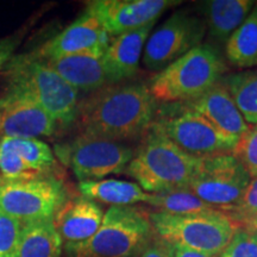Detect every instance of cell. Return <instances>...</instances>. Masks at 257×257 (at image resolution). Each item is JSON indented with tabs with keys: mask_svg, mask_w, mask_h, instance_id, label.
Here are the masks:
<instances>
[{
	"mask_svg": "<svg viewBox=\"0 0 257 257\" xmlns=\"http://www.w3.org/2000/svg\"><path fill=\"white\" fill-rule=\"evenodd\" d=\"M239 227H244V229L248 230H252V231H257V216L250 218L249 220L244 221V223L240 225Z\"/></svg>",
	"mask_w": 257,
	"mask_h": 257,
	"instance_id": "cell-34",
	"label": "cell"
},
{
	"mask_svg": "<svg viewBox=\"0 0 257 257\" xmlns=\"http://www.w3.org/2000/svg\"><path fill=\"white\" fill-rule=\"evenodd\" d=\"M226 72L220 51L212 44H200L161 70L149 89L156 101L185 102L207 92Z\"/></svg>",
	"mask_w": 257,
	"mask_h": 257,
	"instance_id": "cell-4",
	"label": "cell"
},
{
	"mask_svg": "<svg viewBox=\"0 0 257 257\" xmlns=\"http://www.w3.org/2000/svg\"><path fill=\"white\" fill-rule=\"evenodd\" d=\"M225 56L231 66L236 68L257 67V4L242 25L226 41Z\"/></svg>",
	"mask_w": 257,
	"mask_h": 257,
	"instance_id": "cell-22",
	"label": "cell"
},
{
	"mask_svg": "<svg viewBox=\"0 0 257 257\" xmlns=\"http://www.w3.org/2000/svg\"><path fill=\"white\" fill-rule=\"evenodd\" d=\"M62 243L53 219L22 225L18 257H61Z\"/></svg>",
	"mask_w": 257,
	"mask_h": 257,
	"instance_id": "cell-21",
	"label": "cell"
},
{
	"mask_svg": "<svg viewBox=\"0 0 257 257\" xmlns=\"http://www.w3.org/2000/svg\"><path fill=\"white\" fill-rule=\"evenodd\" d=\"M6 92L29 98L46 110L56 123L76 119L79 91L51 69L36 54L16 56L6 64Z\"/></svg>",
	"mask_w": 257,
	"mask_h": 257,
	"instance_id": "cell-3",
	"label": "cell"
},
{
	"mask_svg": "<svg viewBox=\"0 0 257 257\" xmlns=\"http://www.w3.org/2000/svg\"><path fill=\"white\" fill-rule=\"evenodd\" d=\"M21 221L0 210V257H18Z\"/></svg>",
	"mask_w": 257,
	"mask_h": 257,
	"instance_id": "cell-28",
	"label": "cell"
},
{
	"mask_svg": "<svg viewBox=\"0 0 257 257\" xmlns=\"http://www.w3.org/2000/svg\"><path fill=\"white\" fill-rule=\"evenodd\" d=\"M110 41V35L102 28L99 19L86 10L85 14L55 37L47 41L35 54L44 61L79 54L104 55Z\"/></svg>",
	"mask_w": 257,
	"mask_h": 257,
	"instance_id": "cell-13",
	"label": "cell"
},
{
	"mask_svg": "<svg viewBox=\"0 0 257 257\" xmlns=\"http://www.w3.org/2000/svg\"><path fill=\"white\" fill-rule=\"evenodd\" d=\"M173 249V257H219V256H210L207 253L195 251V250L182 248V246H174L172 245Z\"/></svg>",
	"mask_w": 257,
	"mask_h": 257,
	"instance_id": "cell-32",
	"label": "cell"
},
{
	"mask_svg": "<svg viewBox=\"0 0 257 257\" xmlns=\"http://www.w3.org/2000/svg\"><path fill=\"white\" fill-rule=\"evenodd\" d=\"M104 218L101 207L87 198L67 200L53 218L54 226L66 244L85 242L99 230Z\"/></svg>",
	"mask_w": 257,
	"mask_h": 257,
	"instance_id": "cell-17",
	"label": "cell"
},
{
	"mask_svg": "<svg viewBox=\"0 0 257 257\" xmlns=\"http://www.w3.org/2000/svg\"><path fill=\"white\" fill-rule=\"evenodd\" d=\"M206 34V24L199 16L187 10L174 12L150 34L143 50L144 66L161 72L202 44Z\"/></svg>",
	"mask_w": 257,
	"mask_h": 257,
	"instance_id": "cell-11",
	"label": "cell"
},
{
	"mask_svg": "<svg viewBox=\"0 0 257 257\" xmlns=\"http://www.w3.org/2000/svg\"><path fill=\"white\" fill-rule=\"evenodd\" d=\"M180 2L170 0H95L87 6V11L99 19L110 35H120L142 29L155 23L166 10Z\"/></svg>",
	"mask_w": 257,
	"mask_h": 257,
	"instance_id": "cell-12",
	"label": "cell"
},
{
	"mask_svg": "<svg viewBox=\"0 0 257 257\" xmlns=\"http://www.w3.org/2000/svg\"><path fill=\"white\" fill-rule=\"evenodd\" d=\"M56 120L35 101L5 92L0 99V135L11 138L51 136Z\"/></svg>",
	"mask_w": 257,
	"mask_h": 257,
	"instance_id": "cell-14",
	"label": "cell"
},
{
	"mask_svg": "<svg viewBox=\"0 0 257 257\" xmlns=\"http://www.w3.org/2000/svg\"><path fill=\"white\" fill-rule=\"evenodd\" d=\"M219 257H257V231L238 227Z\"/></svg>",
	"mask_w": 257,
	"mask_h": 257,
	"instance_id": "cell-29",
	"label": "cell"
},
{
	"mask_svg": "<svg viewBox=\"0 0 257 257\" xmlns=\"http://www.w3.org/2000/svg\"><path fill=\"white\" fill-rule=\"evenodd\" d=\"M79 191L83 198L111 206H133L138 202H147L150 194L135 182L117 179L82 181L79 184Z\"/></svg>",
	"mask_w": 257,
	"mask_h": 257,
	"instance_id": "cell-20",
	"label": "cell"
},
{
	"mask_svg": "<svg viewBox=\"0 0 257 257\" xmlns=\"http://www.w3.org/2000/svg\"><path fill=\"white\" fill-rule=\"evenodd\" d=\"M234 223L240 226L244 221L257 216V178L251 179L243 198L234 210L227 214Z\"/></svg>",
	"mask_w": 257,
	"mask_h": 257,
	"instance_id": "cell-30",
	"label": "cell"
},
{
	"mask_svg": "<svg viewBox=\"0 0 257 257\" xmlns=\"http://www.w3.org/2000/svg\"><path fill=\"white\" fill-rule=\"evenodd\" d=\"M255 4L251 0H210L200 3L199 8L210 37L218 43H226Z\"/></svg>",
	"mask_w": 257,
	"mask_h": 257,
	"instance_id": "cell-19",
	"label": "cell"
},
{
	"mask_svg": "<svg viewBox=\"0 0 257 257\" xmlns=\"http://www.w3.org/2000/svg\"><path fill=\"white\" fill-rule=\"evenodd\" d=\"M3 182H4V179H3V178H2V175H0V187H2Z\"/></svg>",
	"mask_w": 257,
	"mask_h": 257,
	"instance_id": "cell-35",
	"label": "cell"
},
{
	"mask_svg": "<svg viewBox=\"0 0 257 257\" xmlns=\"http://www.w3.org/2000/svg\"><path fill=\"white\" fill-rule=\"evenodd\" d=\"M234 104L249 125H257V69L223 78Z\"/></svg>",
	"mask_w": 257,
	"mask_h": 257,
	"instance_id": "cell-23",
	"label": "cell"
},
{
	"mask_svg": "<svg viewBox=\"0 0 257 257\" xmlns=\"http://www.w3.org/2000/svg\"><path fill=\"white\" fill-rule=\"evenodd\" d=\"M16 43L12 42H0V69L3 68V66L9 62L11 53L15 49Z\"/></svg>",
	"mask_w": 257,
	"mask_h": 257,
	"instance_id": "cell-33",
	"label": "cell"
},
{
	"mask_svg": "<svg viewBox=\"0 0 257 257\" xmlns=\"http://www.w3.org/2000/svg\"><path fill=\"white\" fill-rule=\"evenodd\" d=\"M251 178L232 153L201 157L187 189L214 210L230 214L238 206Z\"/></svg>",
	"mask_w": 257,
	"mask_h": 257,
	"instance_id": "cell-7",
	"label": "cell"
},
{
	"mask_svg": "<svg viewBox=\"0 0 257 257\" xmlns=\"http://www.w3.org/2000/svg\"><path fill=\"white\" fill-rule=\"evenodd\" d=\"M146 204L155 207L157 211L172 214H187L214 210L187 188L154 194L150 193Z\"/></svg>",
	"mask_w": 257,
	"mask_h": 257,
	"instance_id": "cell-24",
	"label": "cell"
},
{
	"mask_svg": "<svg viewBox=\"0 0 257 257\" xmlns=\"http://www.w3.org/2000/svg\"><path fill=\"white\" fill-rule=\"evenodd\" d=\"M154 24L111 38L102 55V64L108 83H119L123 80L133 78L137 73Z\"/></svg>",
	"mask_w": 257,
	"mask_h": 257,
	"instance_id": "cell-16",
	"label": "cell"
},
{
	"mask_svg": "<svg viewBox=\"0 0 257 257\" xmlns=\"http://www.w3.org/2000/svg\"><path fill=\"white\" fill-rule=\"evenodd\" d=\"M156 100L142 83H110L93 92L78 106L82 135L107 140H135L154 123Z\"/></svg>",
	"mask_w": 257,
	"mask_h": 257,
	"instance_id": "cell-1",
	"label": "cell"
},
{
	"mask_svg": "<svg viewBox=\"0 0 257 257\" xmlns=\"http://www.w3.org/2000/svg\"><path fill=\"white\" fill-rule=\"evenodd\" d=\"M232 154L248 170L250 178H257V125H250L249 130L238 138Z\"/></svg>",
	"mask_w": 257,
	"mask_h": 257,
	"instance_id": "cell-27",
	"label": "cell"
},
{
	"mask_svg": "<svg viewBox=\"0 0 257 257\" xmlns=\"http://www.w3.org/2000/svg\"><path fill=\"white\" fill-rule=\"evenodd\" d=\"M180 104L197 112L218 131L236 141L250 127L234 104L223 79L198 98Z\"/></svg>",
	"mask_w": 257,
	"mask_h": 257,
	"instance_id": "cell-15",
	"label": "cell"
},
{
	"mask_svg": "<svg viewBox=\"0 0 257 257\" xmlns=\"http://www.w3.org/2000/svg\"><path fill=\"white\" fill-rule=\"evenodd\" d=\"M155 234L170 245L219 256L238 229L224 212L207 210L187 214L149 212Z\"/></svg>",
	"mask_w": 257,
	"mask_h": 257,
	"instance_id": "cell-6",
	"label": "cell"
},
{
	"mask_svg": "<svg viewBox=\"0 0 257 257\" xmlns=\"http://www.w3.org/2000/svg\"><path fill=\"white\" fill-rule=\"evenodd\" d=\"M67 199V189L51 175L4 181L0 187V210L22 225L51 220Z\"/></svg>",
	"mask_w": 257,
	"mask_h": 257,
	"instance_id": "cell-10",
	"label": "cell"
},
{
	"mask_svg": "<svg viewBox=\"0 0 257 257\" xmlns=\"http://www.w3.org/2000/svg\"><path fill=\"white\" fill-rule=\"evenodd\" d=\"M46 63L78 91L95 92L108 85L102 55L79 54L47 60Z\"/></svg>",
	"mask_w": 257,
	"mask_h": 257,
	"instance_id": "cell-18",
	"label": "cell"
},
{
	"mask_svg": "<svg viewBox=\"0 0 257 257\" xmlns=\"http://www.w3.org/2000/svg\"><path fill=\"white\" fill-rule=\"evenodd\" d=\"M137 257H173V249L169 243L159 238L155 234Z\"/></svg>",
	"mask_w": 257,
	"mask_h": 257,
	"instance_id": "cell-31",
	"label": "cell"
},
{
	"mask_svg": "<svg viewBox=\"0 0 257 257\" xmlns=\"http://www.w3.org/2000/svg\"><path fill=\"white\" fill-rule=\"evenodd\" d=\"M11 141L15 149L31 169L43 175H50L56 161L48 144L36 138H11Z\"/></svg>",
	"mask_w": 257,
	"mask_h": 257,
	"instance_id": "cell-25",
	"label": "cell"
},
{
	"mask_svg": "<svg viewBox=\"0 0 257 257\" xmlns=\"http://www.w3.org/2000/svg\"><path fill=\"white\" fill-rule=\"evenodd\" d=\"M155 237L149 214L135 206H111L99 230L81 243L66 244L68 257H137Z\"/></svg>",
	"mask_w": 257,
	"mask_h": 257,
	"instance_id": "cell-5",
	"label": "cell"
},
{
	"mask_svg": "<svg viewBox=\"0 0 257 257\" xmlns=\"http://www.w3.org/2000/svg\"><path fill=\"white\" fill-rule=\"evenodd\" d=\"M200 159L185 153L150 126L125 173L152 194L185 189L191 184Z\"/></svg>",
	"mask_w": 257,
	"mask_h": 257,
	"instance_id": "cell-2",
	"label": "cell"
},
{
	"mask_svg": "<svg viewBox=\"0 0 257 257\" xmlns=\"http://www.w3.org/2000/svg\"><path fill=\"white\" fill-rule=\"evenodd\" d=\"M157 113L152 127L168 138L185 153L195 157L232 153L237 141L225 136L197 112L188 110L180 102L170 105Z\"/></svg>",
	"mask_w": 257,
	"mask_h": 257,
	"instance_id": "cell-8",
	"label": "cell"
},
{
	"mask_svg": "<svg viewBox=\"0 0 257 257\" xmlns=\"http://www.w3.org/2000/svg\"><path fill=\"white\" fill-rule=\"evenodd\" d=\"M55 153L82 182L125 172L135 150L124 142L81 134L72 142L57 146Z\"/></svg>",
	"mask_w": 257,
	"mask_h": 257,
	"instance_id": "cell-9",
	"label": "cell"
},
{
	"mask_svg": "<svg viewBox=\"0 0 257 257\" xmlns=\"http://www.w3.org/2000/svg\"><path fill=\"white\" fill-rule=\"evenodd\" d=\"M0 175L4 181H18L47 176L31 169L15 149L10 137L0 140Z\"/></svg>",
	"mask_w": 257,
	"mask_h": 257,
	"instance_id": "cell-26",
	"label": "cell"
}]
</instances>
